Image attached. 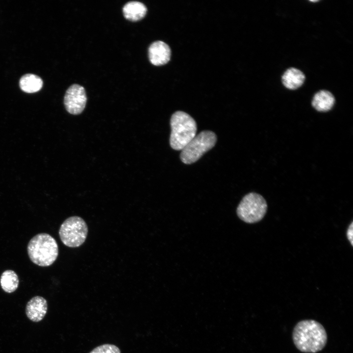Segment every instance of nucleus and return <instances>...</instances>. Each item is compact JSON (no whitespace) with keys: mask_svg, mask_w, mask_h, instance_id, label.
Masks as SVG:
<instances>
[{"mask_svg":"<svg viewBox=\"0 0 353 353\" xmlns=\"http://www.w3.org/2000/svg\"><path fill=\"white\" fill-rule=\"evenodd\" d=\"M43 80L38 76L27 74L21 77L19 81L21 89L27 93L39 91L43 86Z\"/></svg>","mask_w":353,"mask_h":353,"instance_id":"nucleus-13","label":"nucleus"},{"mask_svg":"<svg viewBox=\"0 0 353 353\" xmlns=\"http://www.w3.org/2000/svg\"><path fill=\"white\" fill-rule=\"evenodd\" d=\"M216 141V135L213 132L209 130L202 131L181 150V160L187 164L195 162L215 146Z\"/></svg>","mask_w":353,"mask_h":353,"instance_id":"nucleus-4","label":"nucleus"},{"mask_svg":"<svg viewBox=\"0 0 353 353\" xmlns=\"http://www.w3.org/2000/svg\"><path fill=\"white\" fill-rule=\"evenodd\" d=\"M335 101L334 97L330 92L323 90L314 95L311 104L317 111L327 112L332 108Z\"/></svg>","mask_w":353,"mask_h":353,"instance_id":"nucleus-11","label":"nucleus"},{"mask_svg":"<svg viewBox=\"0 0 353 353\" xmlns=\"http://www.w3.org/2000/svg\"><path fill=\"white\" fill-rule=\"evenodd\" d=\"M304 74L300 70L291 67L286 70L282 76L283 85L290 90L300 87L305 80Z\"/></svg>","mask_w":353,"mask_h":353,"instance_id":"nucleus-10","label":"nucleus"},{"mask_svg":"<svg viewBox=\"0 0 353 353\" xmlns=\"http://www.w3.org/2000/svg\"><path fill=\"white\" fill-rule=\"evenodd\" d=\"M293 343L300 351L316 353L322 351L328 341V335L323 326L312 319L298 322L292 331Z\"/></svg>","mask_w":353,"mask_h":353,"instance_id":"nucleus-1","label":"nucleus"},{"mask_svg":"<svg viewBox=\"0 0 353 353\" xmlns=\"http://www.w3.org/2000/svg\"><path fill=\"white\" fill-rule=\"evenodd\" d=\"M27 250L31 261L42 267L52 264L58 255V246L56 240L45 233L33 237L28 242Z\"/></svg>","mask_w":353,"mask_h":353,"instance_id":"nucleus-2","label":"nucleus"},{"mask_svg":"<svg viewBox=\"0 0 353 353\" xmlns=\"http://www.w3.org/2000/svg\"><path fill=\"white\" fill-rule=\"evenodd\" d=\"M267 210V204L264 198L255 193L245 195L237 208L238 217L244 222L252 224L261 221Z\"/></svg>","mask_w":353,"mask_h":353,"instance_id":"nucleus-6","label":"nucleus"},{"mask_svg":"<svg viewBox=\"0 0 353 353\" xmlns=\"http://www.w3.org/2000/svg\"><path fill=\"white\" fill-rule=\"evenodd\" d=\"M89 353H121V351L114 345L106 344L98 346Z\"/></svg>","mask_w":353,"mask_h":353,"instance_id":"nucleus-15","label":"nucleus"},{"mask_svg":"<svg viewBox=\"0 0 353 353\" xmlns=\"http://www.w3.org/2000/svg\"><path fill=\"white\" fill-rule=\"evenodd\" d=\"M48 310L47 300L42 297L37 296L32 298L27 303L25 313L27 318L34 322L42 321Z\"/></svg>","mask_w":353,"mask_h":353,"instance_id":"nucleus-8","label":"nucleus"},{"mask_svg":"<svg viewBox=\"0 0 353 353\" xmlns=\"http://www.w3.org/2000/svg\"><path fill=\"white\" fill-rule=\"evenodd\" d=\"M170 125V144L174 150L181 151L196 135L195 121L183 111H176L172 115Z\"/></svg>","mask_w":353,"mask_h":353,"instance_id":"nucleus-3","label":"nucleus"},{"mask_svg":"<svg viewBox=\"0 0 353 353\" xmlns=\"http://www.w3.org/2000/svg\"><path fill=\"white\" fill-rule=\"evenodd\" d=\"M170 57L171 50L169 46L162 41H155L149 48V59L153 65H163L169 62Z\"/></svg>","mask_w":353,"mask_h":353,"instance_id":"nucleus-9","label":"nucleus"},{"mask_svg":"<svg viewBox=\"0 0 353 353\" xmlns=\"http://www.w3.org/2000/svg\"><path fill=\"white\" fill-rule=\"evenodd\" d=\"M88 227L80 217L74 216L66 219L59 230L60 238L65 246L71 248L80 246L85 241Z\"/></svg>","mask_w":353,"mask_h":353,"instance_id":"nucleus-5","label":"nucleus"},{"mask_svg":"<svg viewBox=\"0 0 353 353\" xmlns=\"http://www.w3.org/2000/svg\"><path fill=\"white\" fill-rule=\"evenodd\" d=\"M347 237L350 242L352 246H353V223L352 222L347 231Z\"/></svg>","mask_w":353,"mask_h":353,"instance_id":"nucleus-16","label":"nucleus"},{"mask_svg":"<svg viewBox=\"0 0 353 353\" xmlns=\"http://www.w3.org/2000/svg\"><path fill=\"white\" fill-rule=\"evenodd\" d=\"M147 11L146 6L142 2L131 1L126 3L123 8L125 18L132 22L142 19Z\"/></svg>","mask_w":353,"mask_h":353,"instance_id":"nucleus-12","label":"nucleus"},{"mask_svg":"<svg viewBox=\"0 0 353 353\" xmlns=\"http://www.w3.org/2000/svg\"><path fill=\"white\" fill-rule=\"evenodd\" d=\"M19 283L18 277L13 270L4 271L0 278L1 288L5 292L10 293L14 292L18 288Z\"/></svg>","mask_w":353,"mask_h":353,"instance_id":"nucleus-14","label":"nucleus"},{"mask_svg":"<svg viewBox=\"0 0 353 353\" xmlns=\"http://www.w3.org/2000/svg\"><path fill=\"white\" fill-rule=\"evenodd\" d=\"M87 97L85 89L78 84H73L67 90L64 103L67 111L70 114L78 115L85 108Z\"/></svg>","mask_w":353,"mask_h":353,"instance_id":"nucleus-7","label":"nucleus"},{"mask_svg":"<svg viewBox=\"0 0 353 353\" xmlns=\"http://www.w3.org/2000/svg\"><path fill=\"white\" fill-rule=\"evenodd\" d=\"M311 1H312V2H317V1H317V0H311Z\"/></svg>","mask_w":353,"mask_h":353,"instance_id":"nucleus-17","label":"nucleus"}]
</instances>
